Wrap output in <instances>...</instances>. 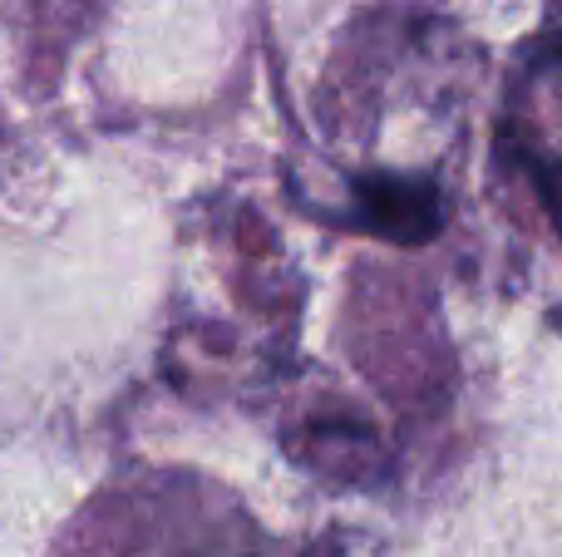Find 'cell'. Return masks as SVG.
I'll return each mask as SVG.
<instances>
[{"mask_svg":"<svg viewBox=\"0 0 562 557\" xmlns=\"http://www.w3.org/2000/svg\"><path fill=\"white\" fill-rule=\"evenodd\" d=\"M518 168L533 178L538 197H543L548 213H553V223L562 227V163H558V158H548V154H538V148L518 144Z\"/></svg>","mask_w":562,"mask_h":557,"instance_id":"obj_2","label":"cell"},{"mask_svg":"<svg viewBox=\"0 0 562 557\" xmlns=\"http://www.w3.org/2000/svg\"><path fill=\"white\" fill-rule=\"evenodd\" d=\"M356 223L370 237L419 247L445 227V193L429 178L366 173V178H356Z\"/></svg>","mask_w":562,"mask_h":557,"instance_id":"obj_1","label":"cell"}]
</instances>
